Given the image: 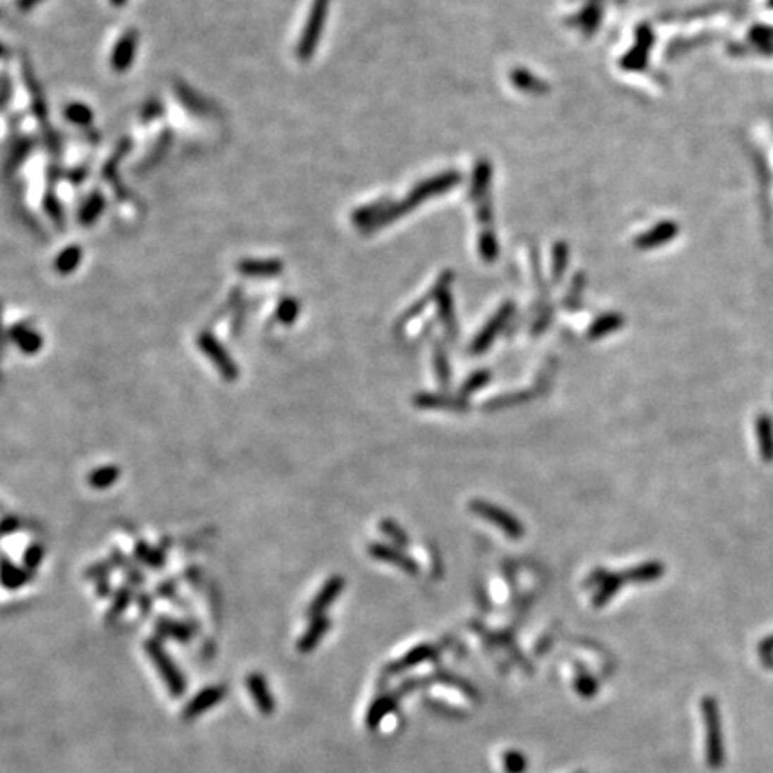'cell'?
<instances>
[{
  "instance_id": "cell-1",
  "label": "cell",
  "mask_w": 773,
  "mask_h": 773,
  "mask_svg": "<svg viewBox=\"0 0 773 773\" xmlns=\"http://www.w3.org/2000/svg\"><path fill=\"white\" fill-rule=\"evenodd\" d=\"M330 4L331 0H311L308 18L304 22L297 47H295V56H297L299 61H310L311 56L315 54V51L319 47V42L324 32V25H326L328 11H330Z\"/></svg>"
},
{
  "instance_id": "cell-2",
  "label": "cell",
  "mask_w": 773,
  "mask_h": 773,
  "mask_svg": "<svg viewBox=\"0 0 773 773\" xmlns=\"http://www.w3.org/2000/svg\"><path fill=\"white\" fill-rule=\"evenodd\" d=\"M703 719H705V729H707V765L711 768H719L725 761V750H723V736H722V719H719L718 702L711 696L703 698L702 702Z\"/></svg>"
},
{
  "instance_id": "cell-3",
  "label": "cell",
  "mask_w": 773,
  "mask_h": 773,
  "mask_svg": "<svg viewBox=\"0 0 773 773\" xmlns=\"http://www.w3.org/2000/svg\"><path fill=\"white\" fill-rule=\"evenodd\" d=\"M145 652H147L149 659H151L152 664L156 666V669L160 672L161 679H163V682L167 684L171 695L174 696L183 695L185 688H187L185 676L181 675V672H179L175 662L171 659V655L165 652L160 639H149V641L145 643Z\"/></svg>"
},
{
  "instance_id": "cell-4",
  "label": "cell",
  "mask_w": 773,
  "mask_h": 773,
  "mask_svg": "<svg viewBox=\"0 0 773 773\" xmlns=\"http://www.w3.org/2000/svg\"><path fill=\"white\" fill-rule=\"evenodd\" d=\"M197 346L202 353L206 354L208 360L215 366V369L218 371L222 378L225 381H235L240 376V371H238L237 361L233 360L231 353L224 347V344L215 337L211 331H202L197 337Z\"/></svg>"
},
{
  "instance_id": "cell-5",
  "label": "cell",
  "mask_w": 773,
  "mask_h": 773,
  "mask_svg": "<svg viewBox=\"0 0 773 773\" xmlns=\"http://www.w3.org/2000/svg\"><path fill=\"white\" fill-rule=\"evenodd\" d=\"M24 81H25V86H27V92L29 95H31V108H32V113H35V117L36 120L39 122V125L43 128V131H45V135H47V145L52 149V151H58V136L54 135V131L51 129V124H49V109H47V102H45V95H43L42 88H39L38 81H36V75L35 72H32L31 65H29L27 61H24Z\"/></svg>"
},
{
  "instance_id": "cell-6",
  "label": "cell",
  "mask_w": 773,
  "mask_h": 773,
  "mask_svg": "<svg viewBox=\"0 0 773 773\" xmlns=\"http://www.w3.org/2000/svg\"><path fill=\"white\" fill-rule=\"evenodd\" d=\"M174 92H175V97H178L179 102H181V106H183L185 109H188L190 113H194V115H197V117H215V115L218 113L217 106H215L210 99H206L204 95L199 94L197 89L192 88L188 82L175 81Z\"/></svg>"
},
{
  "instance_id": "cell-7",
  "label": "cell",
  "mask_w": 773,
  "mask_h": 773,
  "mask_svg": "<svg viewBox=\"0 0 773 773\" xmlns=\"http://www.w3.org/2000/svg\"><path fill=\"white\" fill-rule=\"evenodd\" d=\"M136 51H138V31L136 29H128L117 39V43H115V47L111 51V56H109V65H111L113 70L122 74L128 68H131L132 63H135Z\"/></svg>"
},
{
  "instance_id": "cell-8",
  "label": "cell",
  "mask_w": 773,
  "mask_h": 773,
  "mask_svg": "<svg viewBox=\"0 0 773 773\" xmlns=\"http://www.w3.org/2000/svg\"><path fill=\"white\" fill-rule=\"evenodd\" d=\"M344 583H346L344 582V579L338 575L330 576V579L323 583V587L317 590V595L314 596V600H311L310 605H308L307 612L308 616H310V619L324 616V612L333 605L335 600L338 598V595L342 593Z\"/></svg>"
},
{
  "instance_id": "cell-9",
  "label": "cell",
  "mask_w": 773,
  "mask_h": 773,
  "mask_svg": "<svg viewBox=\"0 0 773 773\" xmlns=\"http://www.w3.org/2000/svg\"><path fill=\"white\" fill-rule=\"evenodd\" d=\"M237 271L247 278H276L283 272V261L276 258H244L237 264Z\"/></svg>"
},
{
  "instance_id": "cell-10",
  "label": "cell",
  "mask_w": 773,
  "mask_h": 773,
  "mask_svg": "<svg viewBox=\"0 0 773 773\" xmlns=\"http://www.w3.org/2000/svg\"><path fill=\"white\" fill-rule=\"evenodd\" d=\"M224 696H225L224 686H210V688H206L204 691L197 693V695L192 698V702L185 707L183 711L185 719H194L195 716H199L201 712L208 711L210 707L217 705Z\"/></svg>"
},
{
  "instance_id": "cell-11",
  "label": "cell",
  "mask_w": 773,
  "mask_h": 773,
  "mask_svg": "<svg viewBox=\"0 0 773 773\" xmlns=\"http://www.w3.org/2000/svg\"><path fill=\"white\" fill-rule=\"evenodd\" d=\"M9 337L24 354H36L43 346V338L29 324L16 323L9 328Z\"/></svg>"
},
{
  "instance_id": "cell-12",
  "label": "cell",
  "mask_w": 773,
  "mask_h": 773,
  "mask_svg": "<svg viewBox=\"0 0 773 773\" xmlns=\"http://www.w3.org/2000/svg\"><path fill=\"white\" fill-rule=\"evenodd\" d=\"M369 553L371 557H374L376 560L389 562L392 564V566L401 567V569L408 571L410 575H414V571H417V566L414 564V560L410 559V557L404 555L400 548H394V546H389V544H381V543L371 544Z\"/></svg>"
},
{
  "instance_id": "cell-13",
  "label": "cell",
  "mask_w": 773,
  "mask_h": 773,
  "mask_svg": "<svg viewBox=\"0 0 773 773\" xmlns=\"http://www.w3.org/2000/svg\"><path fill=\"white\" fill-rule=\"evenodd\" d=\"M331 622L328 616H319V618L310 619V625L304 630V633L297 639V652L301 653H310L311 650L317 648L323 638L330 630Z\"/></svg>"
},
{
  "instance_id": "cell-14",
  "label": "cell",
  "mask_w": 773,
  "mask_h": 773,
  "mask_svg": "<svg viewBox=\"0 0 773 773\" xmlns=\"http://www.w3.org/2000/svg\"><path fill=\"white\" fill-rule=\"evenodd\" d=\"M755 437H757V447L761 453V459L766 464L773 462V421L768 414H761L755 419Z\"/></svg>"
},
{
  "instance_id": "cell-15",
  "label": "cell",
  "mask_w": 773,
  "mask_h": 773,
  "mask_svg": "<svg viewBox=\"0 0 773 773\" xmlns=\"http://www.w3.org/2000/svg\"><path fill=\"white\" fill-rule=\"evenodd\" d=\"M156 632H158V636H161V638L174 639V641H179V643H188L192 638H194L195 630L192 629L188 623L179 622V619L167 618V616H161V618L156 622Z\"/></svg>"
},
{
  "instance_id": "cell-16",
  "label": "cell",
  "mask_w": 773,
  "mask_h": 773,
  "mask_svg": "<svg viewBox=\"0 0 773 773\" xmlns=\"http://www.w3.org/2000/svg\"><path fill=\"white\" fill-rule=\"evenodd\" d=\"M247 689L264 715H271L274 711V696L271 695L267 682L260 673H251L247 676Z\"/></svg>"
},
{
  "instance_id": "cell-17",
  "label": "cell",
  "mask_w": 773,
  "mask_h": 773,
  "mask_svg": "<svg viewBox=\"0 0 773 773\" xmlns=\"http://www.w3.org/2000/svg\"><path fill=\"white\" fill-rule=\"evenodd\" d=\"M474 510H478L480 514H483V517H487L489 521L496 523L497 526H502L509 536L519 537L523 533V526L519 525V521L510 517L509 514L503 512V510L496 509V507L490 505H474Z\"/></svg>"
},
{
  "instance_id": "cell-18",
  "label": "cell",
  "mask_w": 773,
  "mask_h": 773,
  "mask_svg": "<svg viewBox=\"0 0 773 773\" xmlns=\"http://www.w3.org/2000/svg\"><path fill=\"white\" fill-rule=\"evenodd\" d=\"M106 208V197L102 192L95 190L86 197V201L82 202L81 210H79V222L81 225H92L99 221V217L102 215Z\"/></svg>"
},
{
  "instance_id": "cell-19",
  "label": "cell",
  "mask_w": 773,
  "mask_h": 773,
  "mask_svg": "<svg viewBox=\"0 0 773 773\" xmlns=\"http://www.w3.org/2000/svg\"><path fill=\"white\" fill-rule=\"evenodd\" d=\"M29 579H31V573L24 566H16L15 562L9 560L8 555H4V559H2V586L6 589H20L24 583L29 582Z\"/></svg>"
},
{
  "instance_id": "cell-20",
  "label": "cell",
  "mask_w": 773,
  "mask_h": 773,
  "mask_svg": "<svg viewBox=\"0 0 773 773\" xmlns=\"http://www.w3.org/2000/svg\"><path fill=\"white\" fill-rule=\"evenodd\" d=\"M35 145H36L35 138H31V136L18 138V140L15 142V145L11 147V151H9L8 160H6V172H8V174H13L20 165H24L25 160L29 158V154L32 152V149H35Z\"/></svg>"
},
{
  "instance_id": "cell-21",
  "label": "cell",
  "mask_w": 773,
  "mask_h": 773,
  "mask_svg": "<svg viewBox=\"0 0 773 773\" xmlns=\"http://www.w3.org/2000/svg\"><path fill=\"white\" fill-rule=\"evenodd\" d=\"M82 260V251L79 245H68L61 251V253L56 256L54 260V271L61 276H68L75 268L81 265Z\"/></svg>"
},
{
  "instance_id": "cell-22",
  "label": "cell",
  "mask_w": 773,
  "mask_h": 773,
  "mask_svg": "<svg viewBox=\"0 0 773 773\" xmlns=\"http://www.w3.org/2000/svg\"><path fill=\"white\" fill-rule=\"evenodd\" d=\"M111 562H113V566L117 567V569H120L122 575H124L125 579L129 580V586H132V587L144 586V582H145L144 573H142L140 569L136 567V564H132L131 560H129L128 557H125L124 553H122L118 548H115L111 552Z\"/></svg>"
},
{
  "instance_id": "cell-23",
  "label": "cell",
  "mask_w": 773,
  "mask_h": 773,
  "mask_svg": "<svg viewBox=\"0 0 773 773\" xmlns=\"http://www.w3.org/2000/svg\"><path fill=\"white\" fill-rule=\"evenodd\" d=\"M118 478H120V467L108 464V466L95 467V469L88 474V483L89 487H94V489L104 490V489H109L115 482H118Z\"/></svg>"
},
{
  "instance_id": "cell-24",
  "label": "cell",
  "mask_w": 773,
  "mask_h": 773,
  "mask_svg": "<svg viewBox=\"0 0 773 773\" xmlns=\"http://www.w3.org/2000/svg\"><path fill=\"white\" fill-rule=\"evenodd\" d=\"M135 557L151 569H161L165 566V553L161 548L151 546L145 540H138L135 544Z\"/></svg>"
},
{
  "instance_id": "cell-25",
  "label": "cell",
  "mask_w": 773,
  "mask_h": 773,
  "mask_svg": "<svg viewBox=\"0 0 773 773\" xmlns=\"http://www.w3.org/2000/svg\"><path fill=\"white\" fill-rule=\"evenodd\" d=\"M172 138H174V135H172L171 131H165L163 135L160 136V140L152 145V149L147 152V156H145L144 160H142V163L136 167V172H140L142 174L144 171H149V168L154 167V165L163 158L165 152L168 151V147H171L172 144Z\"/></svg>"
},
{
  "instance_id": "cell-26",
  "label": "cell",
  "mask_w": 773,
  "mask_h": 773,
  "mask_svg": "<svg viewBox=\"0 0 773 773\" xmlns=\"http://www.w3.org/2000/svg\"><path fill=\"white\" fill-rule=\"evenodd\" d=\"M132 603V586H122L115 590L113 595V602L108 609V619H118L125 610L129 609V605Z\"/></svg>"
},
{
  "instance_id": "cell-27",
  "label": "cell",
  "mask_w": 773,
  "mask_h": 773,
  "mask_svg": "<svg viewBox=\"0 0 773 773\" xmlns=\"http://www.w3.org/2000/svg\"><path fill=\"white\" fill-rule=\"evenodd\" d=\"M65 118L79 128H89L94 122V111L82 102H72L65 108Z\"/></svg>"
},
{
  "instance_id": "cell-28",
  "label": "cell",
  "mask_w": 773,
  "mask_h": 773,
  "mask_svg": "<svg viewBox=\"0 0 773 773\" xmlns=\"http://www.w3.org/2000/svg\"><path fill=\"white\" fill-rule=\"evenodd\" d=\"M299 308H301L299 301L295 299V297H292V295L283 297L276 307V321L278 323L285 324V326H290V324H294L295 319H297Z\"/></svg>"
},
{
  "instance_id": "cell-29",
  "label": "cell",
  "mask_w": 773,
  "mask_h": 773,
  "mask_svg": "<svg viewBox=\"0 0 773 773\" xmlns=\"http://www.w3.org/2000/svg\"><path fill=\"white\" fill-rule=\"evenodd\" d=\"M43 210L47 211V215L51 217V221L54 222L56 225H58L59 230L63 231V228H65V211H63V206H61V202H59V199L56 197L52 192L45 194V197H43Z\"/></svg>"
},
{
  "instance_id": "cell-30",
  "label": "cell",
  "mask_w": 773,
  "mask_h": 773,
  "mask_svg": "<svg viewBox=\"0 0 773 773\" xmlns=\"http://www.w3.org/2000/svg\"><path fill=\"white\" fill-rule=\"evenodd\" d=\"M43 557H45V548H43V544L42 543H31L25 548L24 552V567L27 569L29 573L36 571L38 569V566L42 564Z\"/></svg>"
},
{
  "instance_id": "cell-31",
  "label": "cell",
  "mask_w": 773,
  "mask_h": 773,
  "mask_svg": "<svg viewBox=\"0 0 773 773\" xmlns=\"http://www.w3.org/2000/svg\"><path fill=\"white\" fill-rule=\"evenodd\" d=\"M113 562L111 560H99V562L92 564V566L88 567L85 571V579L92 580V582H101V580H106L109 579V575H111V569H113Z\"/></svg>"
},
{
  "instance_id": "cell-32",
  "label": "cell",
  "mask_w": 773,
  "mask_h": 773,
  "mask_svg": "<svg viewBox=\"0 0 773 773\" xmlns=\"http://www.w3.org/2000/svg\"><path fill=\"white\" fill-rule=\"evenodd\" d=\"M428 653H430V650H428L426 646H421V648L412 650V652L407 653V655H404L401 661H397L396 664L392 666V669L410 668V666H414V664H419L421 661H424V659H426Z\"/></svg>"
},
{
  "instance_id": "cell-33",
  "label": "cell",
  "mask_w": 773,
  "mask_h": 773,
  "mask_svg": "<svg viewBox=\"0 0 773 773\" xmlns=\"http://www.w3.org/2000/svg\"><path fill=\"white\" fill-rule=\"evenodd\" d=\"M380 528H381V532L385 533V536H387L390 540H392V543L401 544V546H404V544L408 543V539H407V536H404V532L400 528V526L396 525V523H394V521H389V519H387V521H381Z\"/></svg>"
},
{
  "instance_id": "cell-34",
  "label": "cell",
  "mask_w": 773,
  "mask_h": 773,
  "mask_svg": "<svg viewBox=\"0 0 773 773\" xmlns=\"http://www.w3.org/2000/svg\"><path fill=\"white\" fill-rule=\"evenodd\" d=\"M390 709H392V700H378L376 703H374L373 707H371L369 711V718H367V723H369L371 726L376 725L378 722H380L381 718L385 716V712H389Z\"/></svg>"
},
{
  "instance_id": "cell-35",
  "label": "cell",
  "mask_w": 773,
  "mask_h": 773,
  "mask_svg": "<svg viewBox=\"0 0 773 773\" xmlns=\"http://www.w3.org/2000/svg\"><path fill=\"white\" fill-rule=\"evenodd\" d=\"M161 115H163V104H161L160 101L152 99V101H149L147 104L142 108L140 118L142 122H151L154 120V118H160Z\"/></svg>"
},
{
  "instance_id": "cell-36",
  "label": "cell",
  "mask_w": 773,
  "mask_h": 773,
  "mask_svg": "<svg viewBox=\"0 0 773 773\" xmlns=\"http://www.w3.org/2000/svg\"><path fill=\"white\" fill-rule=\"evenodd\" d=\"M505 768L509 773H523V769L526 768L525 757L519 752H509L505 755Z\"/></svg>"
},
{
  "instance_id": "cell-37",
  "label": "cell",
  "mask_w": 773,
  "mask_h": 773,
  "mask_svg": "<svg viewBox=\"0 0 773 773\" xmlns=\"http://www.w3.org/2000/svg\"><path fill=\"white\" fill-rule=\"evenodd\" d=\"M158 595H160L161 598L178 600V595H175V586H174V582H171V580H167V582L160 583V587H158Z\"/></svg>"
},
{
  "instance_id": "cell-38",
  "label": "cell",
  "mask_w": 773,
  "mask_h": 773,
  "mask_svg": "<svg viewBox=\"0 0 773 773\" xmlns=\"http://www.w3.org/2000/svg\"><path fill=\"white\" fill-rule=\"evenodd\" d=\"M18 526H20L18 517L6 516L4 521H2V533H4V536H9V533L16 532V530H18Z\"/></svg>"
},
{
  "instance_id": "cell-39",
  "label": "cell",
  "mask_w": 773,
  "mask_h": 773,
  "mask_svg": "<svg viewBox=\"0 0 773 773\" xmlns=\"http://www.w3.org/2000/svg\"><path fill=\"white\" fill-rule=\"evenodd\" d=\"M95 593H97V596H101V598L109 596V593H111V583H109V579L101 580V582L95 583Z\"/></svg>"
},
{
  "instance_id": "cell-40",
  "label": "cell",
  "mask_w": 773,
  "mask_h": 773,
  "mask_svg": "<svg viewBox=\"0 0 773 773\" xmlns=\"http://www.w3.org/2000/svg\"><path fill=\"white\" fill-rule=\"evenodd\" d=\"M138 609L142 610L144 614H149L152 609V598L151 595H147V593H144V595L138 596Z\"/></svg>"
},
{
  "instance_id": "cell-41",
  "label": "cell",
  "mask_w": 773,
  "mask_h": 773,
  "mask_svg": "<svg viewBox=\"0 0 773 773\" xmlns=\"http://www.w3.org/2000/svg\"><path fill=\"white\" fill-rule=\"evenodd\" d=\"M42 2H45V0H16V6H18L20 11H31Z\"/></svg>"
},
{
  "instance_id": "cell-42",
  "label": "cell",
  "mask_w": 773,
  "mask_h": 773,
  "mask_svg": "<svg viewBox=\"0 0 773 773\" xmlns=\"http://www.w3.org/2000/svg\"><path fill=\"white\" fill-rule=\"evenodd\" d=\"M2 102H4V106L9 102V89H11V82H9V78L8 75H4V81H2Z\"/></svg>"
},
{
  "instance_id": "cell-43",
  "label": "cell",
  "mask_w": 773,
  "mask_h": 773,
  "mask_svg": "<svg viewBox=\"0 0 773 773\" xmlns=\"http://www.w3.org/2000/svg\"><path fill=\"white\" fill-rule=\"evenodd\" d=\"M109 4H111L113 8H122V6L128 4V0H109Z\"/></svg>"
}]
</instances>
